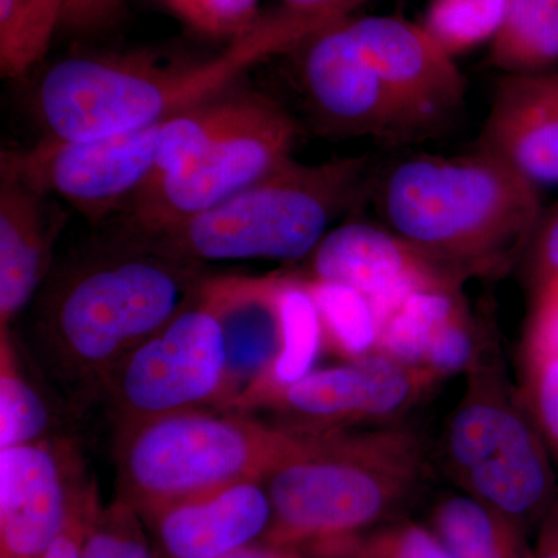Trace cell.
I'll use <instances>...</instances> for the list:
<instances>
[{
	"label": "cell",
	"instance_id": "cell-31",
	"mask_svg": "<svg viewBox=\"0 0 558 558\" xmlns=\"http://www.w3.org/2000/svg\"><path fill=\"white\" fill-rule=\"evenodd\" d=\"M558 357V281L539 289L529 328V360Z\"/></svg>",
	"mask_w": 558,
	"mask_h": 558
},
{
	"label": "cell",
	"instance_id": "cell-1",
	"mask_svg": "<svg viewBox=\"0 0 558 558\" xmlns=\"http://www.w3.org/2000/svg\"><path fill=\"white\" fill-rule=\"evenodd\" d=\"M199 264L121 240L51 282L36 318L39 352L78 400L105 392L121 362L199 295Z\"/></svg>",
	"mask_w": 558,
	"mask_h": 558
},
{
	"label": "cell",
	"instance_id": "cell-3",
	"mask_svg": "<svg viewBox=\"0 0 558 558\" xmlns=\"http://www.w3.org/2000/svg\"><path fill=\"white\" fill-rule=\"evenodd\" d=\"M538 189L494 154L476 149L400 161L377 197L388 229L454 275L495 266L534 233L542 219Z\"/></svg>",
	"mask_w": 558,
	"mask_h": 558
},
{
	"label": "cell",
	"instance_id": "cell-13",
	"mask_svg": "<svg viewBox=\"0 0 558 558\" xmlns=\"http://www.w3.org/2000/svg\"><path fill=\"white\" fill-rule=\"evenodd\" d=\"M69 444L0 449V558H43L89 488L76 483Z\"/></svg>",
	"mask_w": 558,
	"mask_h": 558
},
{
	"label": "cell",
	"instance_id": "cell-19",
	"mask_svg": "<svg viewBox=\"0 0 558 558\" xmlns=\"http://www.w3.org/2000/svg\"><path fill=\"white\" fill-rule=\"evenodd\" d=\"M46 194L2 178L0 186V332H10L49 274L61 219Z\"/></svg>",
	"mask_w": 558,
	"mask_h": 558
},
{
	"label": "cell",
	"instance_id": "cell-2",
	"mask_svg": "<svg viewBox=\"0 0 558 558\" xmlns=\"http://www.w3.org/2000/svg\"><path fill=\"white\" fill-rule=\"evenodd\" d=\"M339 21L286 7L259 17L219 57L171 68L143 58H68L40 81V117L50 135L73 142L153 126L218 97L256 62Z\"/></svg>",
	"mask_w": 558,
	"mask_h": 558
},
{
	"label": "cell",
	"instance_id": "cell-35",
	"mask_svg": "<svg viewBox=\"0 0 558 558\" xmlns=\"http://www.w3.org/2000/svg\"><path fill=\"white\" fill-rule=\"evenodd\" d=\"M395 558H454L449 549L421 527L402 532L396 545Z\"/></svg>",
	"mask_w": 558,
	"mask_h": 558
},
{
	"label": "cell",
	"instance_id": "cell-27",
	"mask_svg": "<svg viewBox=\"0 0 558 558\" xmlns=\"http://www.w3.org/2000/svg\"><path fill=\"white\" fill-rule=\"evenodd\" d=\"M436 527L454 558H505L495 521L478 499H447L436 513Z\"/></svg>",
	"mask_w": 558,
	"mask_h": 558
},
{
	"label": "cell",
	"instance_id": "cell-23",
	"mask_svg": "<svg viewBox=\"0 0 558 558\" xmlns=\"http://www.w3.org/2000/svg\"><path fill=\"white\" fill-rule=\"evenodd\" d=\"M64 0H0V70L24 75L49 50L62 22Z\"/></svg>",
	"mask_w": 558,
	"mask_h": 558
},
{
	"label": "cell",
	"instance_id": "cell-24",
	"mask_svg": "<svg viewBox=\"0 0 558 558\" xmlns=\"http://www.w3.org/2000/svg\"><path fill=\"white\" fill-rule=\"evenodd\" d=\"M51 411L21 369L10 332H0V449L49 439Z\"/></svg>",
	"mask_w": 558,
	"mask_h": 558
},
{
	"label": "cell",
	"instance_id": "cell-16",
	"mask_svg": "<svg viewBox=\"0 0 558 558\" xmlns=\"http://www.w3.org/2000/svg\"><path fill=\"white\" fill-rule=\"evenodd\" d=\"M417 373L385 354H369L348 365L312 371L266 400H277L282 409L314 425L376 421L395 416L417 398L429 376L428 371Z\"/></svg>",
	"mask_w": 558,
	"mask_h": 558
},
{
	"label": "cell",
	"instance_id": "cell-26",
	"mask_svg": "<svg viewBox=\"0 0 558 558\" xmlns=\"http://www.w3.org/2000/svg\"><path fill=\"white\" fill-rule=\"evenodd\" d=\"M508 0H432L425 31L451 57L494 39Z\"/></svg>",
	"mask_w": 558,
	"mask_h": 558
},
{
	"label": "cell",
	"instance_id": "cell-33",
	"mask_svg": "<svg viewBox=\"0 0 558 558\" xmlns=\"http://www.w3.org/2000/svg\"><path fill=\"white\" fill-rule=\"evenodd\" d=\"M95 506H97V498L90 487L70 513L61 534L51 543L43 558H81V546L86 534L87 521Z\"/></svg>",
	"mask_w": 558,
	"mask_h": 558
},
{
	"label": "cell",
	"instance_id": "cell-6",
	"mask_svg": "<svg viewBox=\"0 0 558 558\" xmlns=\"http://www.w3.org/2000/svg\"><path fill=\"white\" fill-rule=\"evenodd\" d=\"M417 447L403 435L304 436L267 473L275 539L329 537L380 515L417 475Z\"/></svg>",
	"mask_w": 558,
	"mask_h": 558
},
{
	"label": "cell",
	"instance_id": "cell-22",
	"mask_svg": "<svg viewBox=\"0 0 558 558\" xmlns=\"http://www.w3.org/2000/svg\"><path fill=\"white\" fill-rule=\"evenodd\" d=\"M462 314L454 282L418 289L380 326L381 354L417 368L427 360L436 333Z\"/></svg>",
	"mask_w": 558,
	"mask_h": 558
},
{
	"label": "cell",
	"instance_id": "cell-11",
	"mask_svg": "<svg viewBox=\"0 0 558 558\" xmlns=\"http://www.w3.org/2000/svg\"><path fill=\"white\" fill-rule=\"evenodd\" d=\"M304 46L301 86L326 131L391 143L416 140L360 49L348 20L315 33Z\"/></svg>",
	"mask_w": 558,
	"mask_h": 558
},
{
	"label": "cell",
	"instance_id": "cell-34",
	"mask_svg": "<svg viewBox=\"0 0 558 558\" xmlns=\"http://www.w3.org/2000/svg\"><path fill=\"white\" fill-rule=\"evenodd\" d=\"M121 0H64L62 22L76 28H94L116 21Z\"/></svg>",
	"mask_w": 558,
	"mask_h": 558
},
{
	"label": "cell",
	"instance_id": "cell-8",
	"mask_svg": "<svg viewBox=\"0 0 558 558\" xmlns=\"http://www.w3.org/2000/svg\"><path fill=\"white\" fill-rule=\"evenodd\" d=\"M226 384L222 326L202 286L190 306L120 363L105 392L121 433L179 411L222 409Z\"/></svg>",
	"mask_w": 558,
	"mask_h": 558
},
{
	"label": "cell",
	"instance_id": "cell-28",
	"mask_svg": "<svg viewBox=\"0 0 558 558\" xmlns=\"http://www.w3.org/2000/svg\"><path fill=\"white\" fill-rule=\"evenodd\" d=\"M256 10L258 0H183L178 14L208 35L236 38L259 20Z\"/></svg>",
	"mask_w": 558,
	"mask_h": 558
},
{
	"label": "cell",
	"instance_id": "cell-14",
	"mask_svg": "<svg viewBox=\"0 0 558 558\" xmlns=\"http://www.w3.org/2000/svg\"><path fill=\"white\" fill-rule=\"evenodd\" d=\"M310 278L362 292L379 326L411 293L457 279L395 231L359 220L341 223L323 238L311 255Z\"/></svg>",
	"mask_w": 558,
	"mask_h": 558
},
{
	"label": "cell",
	"instance_id": "cell-7",
	"mask_svg": "<svg viewBox=\"0 0 558 558\" xmlns=\"http://www.w3.org/2000/svg\"><path fill=\"white\" fill-rule=\"evenodd\" d=\"M296 124L269 98L245 94L240 113L182 170L146 183L123 208V240H146L185 222L292 157Z\"/></svg>",
	"mask_w": 558,
	"mask_h": 558
},
{
	"label": "cell",
	"instance_id": "cell-30",
	"mask_svg": "<svg viewBox=\"0 0 558 558\" xmlns=\"http://www.w3.org/2000/svg\"><path fill=\"white\" fill-rule=\"evenodd\" d=\"M531 388L539 428L558 457V357L529 360Z\"/></svg>",
	"mask_w": 558,
	"mask_h": 558
},
{
	"label": "cell",
	"instance_id": "cell-4",
	"mask_svg": "<svg viewBox=\"0 0 558 558\" xmlns=\"http://www.w3.org/2000/svg\"><path fill=\"white\" fill-rule=\"evenodd\" d=\"M366 157L304 165L282 161L240 193L172 229L132 241L190 260L300 259L311 256L359 196Z\"/></svg>",
	"mask_w": 558,
	"mask_h": 558
},
{
	"label": "cell",
	"instance_id": "cell-12",
	"mask_svg": "<svg viewBox=\"0 0 558 558\" xmlns=\"http://www.w3.org/2000/svg\"><path fill=\"white\" fill-rule=\"evenodd\" d=\"M414 138L453 119L465 100L464 75L424 25L392 16L348 21Z\"/></svg>",
	"mask_w": 558,
	"mask_h": 558
},
{
	"label": "cell",
	"instance_id": "cell-25",
	"mask_svg": "<svg viewBox=\"0 0 558 558\" xmlns=\"http://www.w3.org/2000/svg\"><path fill=\"white\" fill-rule=\"evenodd\" d=\"M306 282L318 307L323 333L341 354L359 360L379 347V322L362 292L339 282L311 278Z\"/></svg>",
	"mask_w": 558,
	"mask_h": 558
},
{
	"label": "cell",
	"instance_id": "cell-32",
	"mask_svg": "<svg viewBox=\"0 0 558 558\" xmlns=\"http://www.w3.org/2000/svg\"><path fill=\"white\" fill-rule=\"evenodd\" d=\"M532 253L535 292L558 281V204L545 219H539Z\"/></svg>",
	"mask_w": 558,
	"mask_h": 558
},
{
	"label": "cell",
	"instance_id": "cell-21",
	"mask_svg": "<svg viewBox=\"0 0 558 558\" xmlns=\"http://www.w3.org/2000/svg\"><path fill=\"white\" fill-rule=\"evenodd\" d=\"M278 299L281 351L271 369L269 381L253 405L311 374L325 337L318 307L307 288L306 279L282 277Z\"/></svg>",
	"mask_w": 558,
	"mask_h": 558
},
{
	"label": "cell",
	"instance_id": "cell-15",
	"mask_svg": "<svg viewBox=\"0 0 558 558\" xmlns=\"http://www.w3.org/2000/svg\"><path fill=\"white\" fill-rule=\"evenodd\" d=\"M281 275L213 277L204 293L222 326L227 384L222 409L252 407L270 379L281 351Z\"/></svg>",
	"mask_w": 558,
	"mask_h": 558
},
{
	"label": "cell",
	"instance_id": "cell-29",
	"mask_svg": "<svg viewBox=\"0 0 558 558\" xmlns=\"http://www.w3.org/2000/svg\"><path fill=\"white\" fill-rule=\"evenodd\" d=\"M472 359L473 340L468 329V322L462 314L451 319L449 325L444 326L436 333L425 363L429 374L447 376L464 369Z\"/></svg>",
	"mask_w": 558,
	"mask_h": 558
},
{
	"label": "cell",
	"instance_id": "cell-20",
	"mask_svg": "<svg viewBox=\"0 0 558 558\" xmlns=\"http://www.w3.org/2000/svg\"><path fill=\"white\" fill-rule=\"evenodd\" d=\"M490 61L508 75L553 70L558 64V0H508L490 40Z\"/></svg>",
	"mask_w": 558,
	"mask_h": 558
},
{
	"label": "cell",
	"instance_id": "cell-37",
	"mask_svg": "<svg viewBox=\"0 0 558 558\" xmlns=\"http://www.w3.org/2000/svg\"><path fill=\"white\" fill-rule=\"evenodd\" d=\"M138 515L140 513L135 512L130 521L120 558H154L153 550H150L148 542L143 535L142 526H140Z\"/></svg>",
	"mask_w": 558,
	"mask_h": 558
},
{
	"label": "cell",
	"instance_id": "cell-10",
	"mask_svg": "<svg viewBox=\"0 0 558 558\" xmlns=\"http://www.w3.org/2000/svg\"><path fill=\"white\" fill-rule=\"evenodd\" d=\"M165 120L109 137L62 140L49 135L28 149L2 154V178L69 201L92 222L126 207L153 172Z\"/></svg>",
	"mask_w": 558,
	"mask_h": 558
},
{
	"label": "cell",
	"instance_id": "cell-36",
	"mask_svg": "<svg viewBox=\"0 0 558 558\" xmlns=\"http://www.w3.org/2000/svg\"><path fill=\"white\" fill-rule=\"evenodd\" d=\"M282 2L288 9L301 11V13L347 20L349 11L354 10L365 0H282Z\"/></svg>",
	"mask_w": 558,
	"mask_h": 558
},
{
	"label": "cell",
	"instance_id": "cell-40",
	"mask_svg": "<svg viewBox=\"0 0 558 558\" xmlns=\"http://www.w3.org/2000/svg\"><path fill=\"white\" fill-rule=\"evenodd\" d=\"M163 2L167 3V5L170 7L172 11H175V13H178L180 5H182L183 0H163Z\"/></svg>",
	"mask_w": 558,
	"mask_h": 558
},
{
	"label": "cell",
	"instance_id": "cell-38",
	"mask_svg": "<svg viewBox=\"0 0 558 558\" xmlns=\"http://www.w3.org/2000/svg\"><path fill=\"white\" fill-rule=\"evenodd\" d=\"M223 558H292L289 554L281 553V550L277 549H267V548H253V546H248V548L238 550V553L230 554V556Z\"/></svg>",
	"mask_w": 558,
	"mask_h": 558
},
{
	"label": "cell",
	"instance_id": "cell-39",
	"mask_svg": "<svg viewBox=\"0 0 558 558\" xmlns=\"http://www.w3.org/2000/svg\"><path fill=\"white\" fill-rule=\"evenodd\" d=\"M550 524L553 526H550L548 539H546V550L539 558H558V506Z\"/></svg>",
	"mask_w": 558,
	"mask_h": 558
},
{
	"label": "cell",
	"instance_id": "cell-17",
	"mask_svg": "<svg viewBox=\"0 0 558 558\" xmlns=\"http://www.w3.org/2000/svg\"><path fill=\"white\" fill-rule=\"evenodd\" d=\"M478 149L537 185H558V70L506 75L495 90Z\"/></svg>",
	"mask_w": 558,
	"mask_h": 558
},
{
	"label": "cell",
	"instance_id": "cell-5",
	"mask_svg": "<svg viewBox=\"0 0 558 558\" xmlns=\"http://www.w3.org/2000/svg\"><path fill=\"white\" fill-rule=\"evenodd\" d=\"M300 435L226 409L150 418L120 433V499L150 517L220 488L264 481Z\"/></svg>",
	"mask_w": 558,
	"mask_h": 558
},
{
	"label": "cell",
	"instance_id": "cell-18",
	"mask_svg": "<svg viewBox=\"0 0 558 558\" xmlns=\"http://www.w3.org/2000/svg\"><path fill=\"white\" fill-rule=\"evenodd\" d=\"M149 520L170 558H223L269 531L271 505L263 481H244L186 499Z\"/></svg>",
	"mask_w": 558,
	"mask_h": 558
},
{
	"label": "cell",
	"instance_id": "cell-9",
	"mask_svg": "<svg viewBox=\"0 0 558 558\" xmlns=\"http://www.w3.org/2000/svg\"><path fill=\"white\" fill-rule=\"evenodd\" d=\"M447 451L454 472L499 512L527 515L553 497L554 472L542 438L492 385H473L454 411Z\"/></svg>",
	"mask_w": 558,
	"mask_h": 558
}]
</instances>
